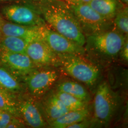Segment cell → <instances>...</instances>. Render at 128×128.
<instances>
[{"mask_svg": "<svg viewBox=\"0 0 128 128\" xmlns=\"http://www.w3.org/2000/svg\"><path fill=\"white\" fill-rule=\"evenodd\" d=\"M41 0L38 11L51 28L84 46L86 37L68 5L62 0Z\"/></svg>", "mask_w": 128, "mask_h": 128, "instance_id": "obj_1", "label": "cell"}, {"mask_svg": "<svg viewBox=\"0 0 128 128\" xmlns=\"http://www.w3.org/2000/svg\"><path fill=\"white\" fill-rule=\"evenodd\" d=\"M84 48L99 58L111 60L116 58L127 38L116 28L106 30L86 36Z\"/></svg>", "mask_w": 128, "mask_h": 128, "instance_id": "obj_2", "label": "cell"}, {"mask_svg": "<svg viewBox=\"0 0 128 128\" xmlns=\"http://www.w3.org/2000/svg\"><path fill=\"white\" fill-rule=\"evenodd\" d=\"M58 66L64 73L88 87L94 86L100 74L99 69L95 64L83 58V56L57 54Z\"/></svg>", "mask_w": 128, "mask_h": 128, "instance_id": "obj_3", "label": "cell"}, {"mask_svg": "<svg viewBox=\"0 0 128 128\" xmlns=\"http://www.w3.org/2000/svg\"><path fill=\"white\" fill-rule=\"evenodd\" d=\"M58 72L52 68H37L22 78L25 89L34 98L42 97L58 81Z\"/></svg>", "mask_w": 128, "mask_h": 128, "instance_id": "obj_4", "label": "cell"}, {"mask_svg": "<svg viewBox=\"0 0 128 128\" xmlns=\"http://www.w3.org/2000/svg\"><path fill=\"white\" fill-rule=\"evenodd\" d=\"M117 105L116 96L108 84L101 82L97 87L94 101V122L109 123L114 115Z\"/></svg>", "mask_w": 128, "mask_h": 128, "instance_id": "obj_5", "label": "cell"}, {"mask_svg": "<svg viewBox=\"0 0 128 128\" xmlns=\"http://www.w3.org/2000/svg\"><path fill=\"white\" fill-rule=\"evenodd\" d=\"M68 6L77 18L86 36L110 28L112 20L102 17L88 4Z\"/></svg>", "mask_w": 128, "mask_h": 128, "instance_id": "obj_6", "label": "cell"}, {"mask_svg": "<svg viewBox=\"0 0 128 128\" xmlns=\"http://www.w3.org/2000/svg\"><path fill=\"white\" fill-rule=\"evenodd\" d=\"M2 13L8 21L16 24L33 27H42L46 25L39 11L31 6L7 5L2 8Z\"/></svg>", "mask_w": 128, "mask_h": 128, "instance_id": "obj_7", "label": "cell"}, {"mask_svg": "<svg viewBox=\"0 0 128 128\" xmlns=\"http://www.w3.org/2000/svg\"><path fill=\"white\" fill-rule=\"evenodd\" d=\"M42 38L56 54H69L84 56V47L48 27L46 25L41 27Z\"/></svg>", "mask_w": 128, "mask_h": 128, "instance_id": "obj_8", "label": "cell"}, {"mask_svg": "<svg viewBox=\"0 0 128 128\" xmlns=\"http://www.w3.org/2000/svg\"><path fill=\"white\" fill-rule=\"evenodd\" d=\"M26 54L37 68L58 66V58L57 54L52 50L42 38L28 43Z\"/></svg>", "mask_w": 128, "mask_h": 128, "instance_id": "obj_9", "label": "cell"}, {"mask_svg": "<svg viewBox=\"0 0 128 128\" xmlns=\"http://www.w3.org/2000/svg\"><path fill=\"white\" fill-rule=\"evenodd\" d=\"M18 97V110L20 119L26 125L32 128H44L46 122L41 109L32 97Z\"/></svg>", "mask_w": 128, "mask_h": 128, "instance_id": "obj_10", "label": "cell"}, {"mask_svg": "<svg viewBox=\"0 0 128 128\" xmlns=\"http://www.w3.org/2000/svg\"><path fill=\"white\" fill-rule=\"evenodd\" d=\"M0 64L21 78L37 68L26 53L0 51Z\"/></svg>", "mask_w": 128, "mask_h": 128, "instance_id": "obj_11", "label": "cell"}, {"mask_svg": "<svg viewBox=\"0 0 128 128\" xmlns=\"http://www.w3.org/2000/svg\"><path fill=\"white\" fill-rule=\"evenodd\" d=\"M41 28L20 25L3 18L0 20V32L2 35L20 38L28 42L41 38Z\"/></svg>", "mask_w": 128, "mask_h": 128, "instance_id": "obj_12", "label": "cell"}, {"mask_svg": "<svg viewBox=\"0 0 128 128\" xmlns=\"http://www.w3.org/2000/svg\"><path fill=\"white\" fill-rule=\"evenodd\" d=\"M41 105V110L44 112V117L48 124L69 111L55 95L54 92L48 94L45 97Z\"/></svg>", "mask_w": 128, "mask_h": 128, "instance_id": "obj_13", "label": "cell"}, {"mask_svg": "<svg viewBox=\"0 0 128 128\" xmlns=\"http://www.w3.org/2000/svg\"><path fill=\"white\" fill-rule=\"evenodd\" d=\"M0 87L17 97L22 96L25 87L21 78L0 64Z\"/></svg>", "mask_w": 128, "mask_h": 128, "instance_id": "obj_14", "label": "cell"}, {"mask_svg": "<svg viewBox=\"0 0 128 128\" xmlns=\"http://www.w3.org/2000/svg\"><path fill=\"white\" fill-rule=\"evenodd\" d=\"M90 114V110L87 107L81 109L69 110L48 124L51 128H67L72 124L87 120Z\"/></svg>", "mask_w": 128, "mask_h": 128, "instance_id": "obj_15", "label": "cell"}, {"mask_svg": "<svg viewBox=\"0 0 128 128\" xmlns=\"http://www.w3.org/2000/svg\"><path fill=\"white\" fill-rule=\"evenodd\" d=\"M56 90L68 94L87 103L91 100L87 89L79 82L70 79H65L60 81L56 85Z\"/></svg>", "mask_w": 128, "mask_h": 128, "instance_id": "obj_16", "label": "cell"}, {"mask_svg": "<svg viewBox=\"0 0 128 128\" xmlns=\"http://www.w3.org/2000/svg\"><path fill=\"white\" fill-rule=\"evenodd\" d=\"M87 4L102 17L110 20H114L119 6L117 0H92Z\"/></svg>", "mask_w": 128, "mask_h": 128, "instance_id": "obj_17", "label": "cell"}, {"mask_svg": "<svg viewBox=\"0 0 128 128\" xmlns=\"http://www.w3.org/2000/svg\"><path fill=\"white\" fill-rule=\"evenodd\" d=\"M29 42L20 38L2 35L0 39V51L11 52L26 53Z\"/></svg>", "mask_w": 128, "mask_h": 128, "instance_id": "obj_18", "label": "cell"}, {"mask_svg": "<svg viewBox=\"0 0 128 128\" xmlns=\"http://www.w3.org/2000/svg\"><path fill=\"white\" fill-rule=\"evenodd\" d=\"M18 97L10 94L0 87V110L8 112L20 118L18 110Z\"/></svg>", "mask_w": 128, "mask_h": 128, "instance_id": "obj_19", "label": "cell"}, {"mask_svg": "<svg viewBox=\"0 0 128 128\" xmlns=\"http://www.w3.org/2000/svg\"><path fill=\"white\" fill-rule=\"evenodd\" d=\"M55 95L61 101L69 110H79L87 107V102L62 92L56 90Z\"/></svg>", "mask_w": 128, "mask_h": 128, "instance_id": "obj_20", "label": "cell"}, {"mask_svg": "<svg viewBox=\"0 0 128 128\" xmlns=\"http://www.w3.org/2000/svg\"><path fill=\"white\" fill-rule=\"evenodd\" d=\"M115 28L125 36L128 33V8L123 6L119 9V6L114 18Z\"/></svg>", "mask_w": 128, "mask_h": 128, "instance_id": "obj_21", "label": "cell"}, {"mask_svg": "<svg viewBox=\"0 0 128 128\" xmlns=\"http://www.w3.org/2000/svg\"><path fill=\"white\" fill-rule=\"evenodd\" d=\"M17 117L9 112L0 109V128H7L10 124Z\"/></svg>", "mask_w": 128, "mask_h": 128, "instance_id": "obj_22", "label": "cell"}, {"mask_svg": "<svg viewBox=\"0 0 128 128\" xmlns=\"http://www.w3.org/2000/svg\"><path fill=\"white\" fill-rule=\"evenodd\" d=\"M92 122L88 120H85L77 123L72 124L68 126L67 128H88Z\"/></svg>", "mask_w": 128, "mask_h": 128, "instance_id": "obj_23", "label": "cell"}, {"mask_svg": "<svg viewBox=\"0 0 128 128\" xmlns=\"http://www.w3.org/2000/svg\"><path fill=\"white\" fill-rule=\"evenodd\" d=\"M119 56L120 58L125 61L128 62V38L125 42L124 45L122 46L120 51V52Z\"/></svg>", "mask_w": 128, "mask_h": 128, "instance_id": "obj_24", "label": "cell"}, {"mask_svg": "<svg viewBox=\"0 0 128 128\" xmlns=\"http://www.w3.org/2000/svg\"><path fill=\"white\" fill-rule=\"evenodd\" d=\"M66 4L68 5H71L87 4L92 0H62Z\"/></svg>", "mask_w": 128, "mask_h": 128, "instance_id": "obj_25", "label": "cell"}, {"mask_svg": "<svg viewBox=\"0 0 128 128\" xmlns=\"http://www.w3.org/2000/svg\"><path fill=\"white\" fill-rule=\"evenodd\" d=\"M123 3L125 4L128 5V0H120Z\"/></svg>", "mask_w": 128, "mask_h": 128, "instance_id": "obj_26", "label": "cell"}, {"mask_svg": "<svg viewBox=\"0 0 128 128\" xmlns=\"http://www.w3.org/2000/svg\"><path fill=\"white\" fill-rule=\"evenodd\" d=\"M0 1H13V0H0Z\"/></svg>", "mask_w": 128, "mask_h": 128, "instance_id": "obj_27", "label": "cell"}, {"mask_svg": "<svg viewBox=\"0 0 128 128\" xmlns=\"http://www.w3.org/2000/svg\"><path fill=\"white\" fill-rule=\"evenodd\" d=\"M2 36V34L0 33V38H1V37Z\"/></svg>", "mask_w": 128, "mask_h": 128, "instance_id": "obj_28", "label": "cell"}, {"mask_svg": "<svg viewBox=\"0 0 128 128\" xmlns=\"http://www.w3.org/2000/svg\"><path fill=\"white\" fill-rule=\"evenodd\" d=\"M33 0V1H40L41 0Z\"/></svg>", "mask_w": 128, "mask_h": 128, "instance_id": "obj_29", "label": "cell"}, {"mask_svg": "<svg viewBox=\"0 0 128 128\" xmlns=\"http://www.w3.org/2000/svg\"><path fill=\"white\" fill-rule=\"evenodd\" d=\"M2 18V16H1V15H0V20H1Z\"/></svg>", "mask_w": 128, "mask_h": 128, "instance_id": "obj_30", "label": "cell"}]
</instances>
